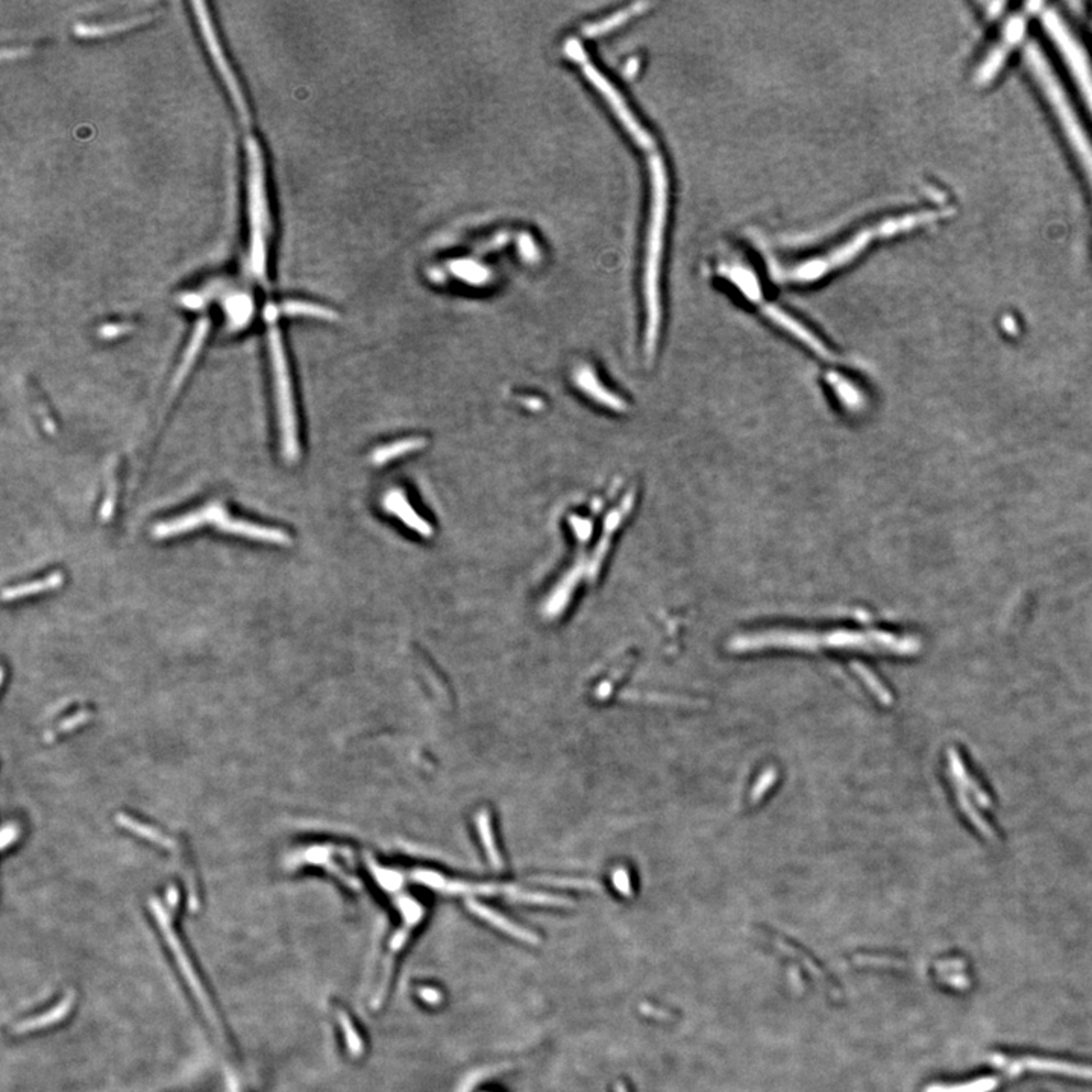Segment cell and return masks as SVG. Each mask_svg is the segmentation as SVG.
Segmentation results:
<instances>
[{
	"label": "cell",
	"instance_id": "1",
	"mask_svg": "<svg viewBox=\"0 0 1092 1092\" xmlns=\"http://www.w3.org/2000/svg\"><path fill=\"white\" fill-rule=\"evenodd\" d=\"M651 171V189H653V202H651V220H649L648 243H647V259H645V303H647V331H645V347L647 354H654L657 347L662 308H660V261L664 254L665 226H666V213H668V175L665 167L664 158L654 154L649 160Z\"/></svg>",
	"mask_w": 1092,
	"mask_h": 1092
},
{
	"label": "cell",
	"instance_id": "7",
	"mask_svg": "<svg viewBox=\"0 0 1092 1092\" xmlns=\"http://www.w3.org/2000/svg\"><path fill=\"white\" fill-rule=\"evenodd\" d=\"M565 54L569 58L574 59L580 66L586 78L589 79V83L604 96L605 101L610 103V107L613 110L614 114L618 116L621 123L624 125L625 129L629 131L630 136H633L634 142L638 143L644 149H653L654 138L647 129L640 125L638 118L634 116L633 111L630 110L629 105L625 102L624 98L621 96L620 92L616 90L613 84L610 83L609 79L605 78L604 75L601 74L600 70L590 63L589 57L583 49L580 41L576 39L566 40Z\"/></svg>",
	"mask_w": 1092,
	"mask_h": 1092
},
{
	"label": "cell",
	"instance_id": "14",
	"mask_svg": "<svg viewBox=\"0 0 1092 1092\" xmlns=\"http://www.w3.org/2000/svg\"><path fill=\"white\" fill-rule=\"evenodd\" d=\"M383 507L385 508V512L398 517L405 527L418 533L419 536L427 537V539L433 536V527L425 521L424 517L420 516L419 513L416 512L415 508L411 507L409 498L402 490L395 489L387 493L383 499Z\"/></svg>",
	"mask_w": 1092,
	"mask_h": 1092
},
{
	"label": "cell",
	"instance_id": "8",
	"mask_svg": "<svg viewBox=\"0 0 1092 1092\" xmlns=\"http://www.w3.org/2000/svg\"><path fill=\"white\" fill-rule=\"evenodd\" d=\"M1027 30V14H1015L1008 20L1001 37L994 48L988 52L985 59L975 72V83L979 85H988L999 76L1000 70L1005 67L1006 61L1012 50L1023 41Z\"/></svg>",
	"mask_w": 1092,
	"mask_h": 1092
},
{
	"label": "cell",
	"instance_id": "21",
	"mask_svg": "<svg viewBox=\"0 0 1092 1092\" xmlns=\"http://www.w3.org/2000/svg\"><path fill=\"white\" fill-rule=\"evenodd\" d=\"M648 6L649 4H636V5L629 6L625 10L618 11L616 14L610 15L609 19L601 20L598 23H594V25L585 28L586 37L592 39V37H600V35L607 34L610 31L616 30V28L624 25L625 22L633 19L634 15L640 14Z\"/></svg>",
	"mask_w": 1092,
	"mask_h": 1092
},
{
	"label": "cell",
	"instance_id": "16",
	"mask_svg": "<svg viewBox=\"0 0 1092 1092\" xmlns=\"http://www.w3.org/2000/svg\"><path fill=\"white\" fill-rule=\"evenodd\" d=\"M576 383L581 391L585 392L586 395L590 396L592 400H595L598 404L604 405L607 409L614 410V411H622L627 409L624 401L605 389L604 384L598 380L596 374L590 367L583 366L577 371Z\"/></svg>",
	"mask_w": 1092,
	"mask_h": 1092
},
{
	"label": "cell",
	"instance_id": "12",
	"mask_svg": "<svg viewBox=\"0 0 1092 1092\" xmlns=\"http://www.w3.org/2000/svg\"><path fill=\"white\" fill-rule=\"evenodd\" d=\"M224 510L225 508L220 504H211L208 507L189 513L186 516L176 517L173 521L160 524L158 527L154 528V536L158 537V539H164V537L178 536V534H182V533L191 532V530L207 525V524H213L215 525L217 517L220 516V513L224 512Z\"/></svg>",
	"mask_w": 1092,
	"mask_h": 1092
},
{
	"label": "cell",
	"instance_id": "22",
	"mask_svg": "<svg viewBox=\"0 0 1092 1092\" xmlns=\"http://www.w3.org/2000/svg\"><path fill=\"white\" fill-rule=\"evenodd\" d=\"M997 1078H979L970 1082L951 1083V1085H931L926 1092H992L999 1088Z\"/></svg>",
	"mask_w": 1092,
	"mask_h": 1092
},
{
	"label": "cell",
	"instance_id": "23",
	"mask_svg": "<svg viewBox=\"0 0 1092 1092\" xmlns=\"http://www.w3.org/2000/svg\"><path fill=\"white\" fill-rule=\"evenodd\" d=\"M281 310L288 316H310L325 319V321H336L337 319V313L332 312L331 308L316 305V304L293 301V303L284 304Z\"/></svg>",
	"mask_w": 1092,
	"mask_h": 1092
},
{
	"label": "cell",
	"instance_id": "20",
	"mask_svg": "<svg viewBox=\"0 0 1092 1092\" xmlns=\"http://www.w3.org/2000/svg\"><path fill=\"white\" fill-rule=\"evenodd\" d=\"M63 574L61 572H54L50 576L44 577L41 580L31 581V583H26V585L14 586V587L6 589L4 592V600H19V598H25V596L35 595V594H40V592L57 589V587L63 585Z\"/></svg>",
	"mask_w": 1092,
	"mask_h": 1092
},
{
	"label": "cell",
	"instance_id": "24",
	"mask_svg": "<svg viewBox=\"0 0 1092 1092\" xmlns=\"http://www.w3.org/2000/svg\"><path fill=\"white\" fill-rule=\"evenodd\" d=\"M146 20L147 17L143 15V17H140V19L128 20V22H123V23H116V25L78 26V28H76V34H78L79 37H98V35L103 37V35L116 32V31L128 30V28H132V26H136V23H143V22H146Z\"/></svg>",
	"mask_w": 1092,
	"mask_h": 1092
},
{
	"label": "cell",
	"instance_id": "17",
	"mask_svg": "<svg viewBox=\"0 0 1092 1092\" xmlns=\"http://www.w3.org/2000/svg\"><path fill=\"white\" fill-rule=\"evenodd\" d=\"M208 331H210V321H208V319H205L204 317V319H200L198 325H196L195 332H193V337H191L190 343H189L187 352L184 354V358H182V361H181L180 369H178V372H176L175 389L180 387L181 383L184 381L187 374L190 372L191 366H193V363H195L196 357H198V354H199L200 348H202V345H204L205 337H207Z\"/></svg>",
	"mask_w": 1092,
	"mask_h": 1092
},
{
	"label": "cell",
	"instance_id": "2",
	"mask_svg": "<svg viewBox=\"0 0 1092 1092\" xmlns=\"http://www.w3.org/2000/svg\"><path fill=\"white\" fill-rule=\"evenodd\" d=\"M1024 59L1029 67L1030 74L1038 84L1039 90L1043 92L1050 108L1053 110L1054 116L1058 118L1059 127L1062 129L1071 151L1078 158L1083 175L1089 182L1092 190V140L1088 134L1087 128L1079 119L1071 99L1068 98L1061 79L1058 78V75L1054 74L1049 59L1043 54L1038 44L1029 43L1026 46Z\"/></svg>",
	"mask_w": 1092,
	"mask_h": 1092
},
{
	"label": "cell",
	"instance_id": "3",
	"mask_svg": "<svg viewBox=\"0 0 1092 1092\" xmlns=\"http://www.w3.org/2000/svg\"><path fill=\"white\" fill-rule=\"evenodd\" d=\"M951 215H953V210H950V208H947L946 210L944 208V210L915 211V213H907V215L898 216V217H893V219L883 220L880 224L873 225V226H869L867 230L860 231L859 234L854 235L851 242L833 251L832 254H829V257L807 261V263L800 264V266L790 269V270H780V277L785 281H790V283L816 281L821 277H824L827 273L832 272L833 269L851 261L873 240L902 234V233H907V231H912L915 228H920V226H924V225L946 219V217Z\"/></svg>",
	"mask_w": 1092,
	"mask_h": 1092
},
{
	"label": "cell",
	"instance_id": "11",
	"mask_svg": "<svg viewBox=\"0 0 1092 1092\" xmlns=\"http://www.w3.org/2000/svg\"><path fill=\"white\" fill-rule=\"evenodd\" d=\"M216 527L220 528L222 532L228 534H235V536L248 537L252 541L269 542V543H278V545H288L290 537L287 533L281 532L278 528L263 527L257 524H251L248 521L242 519H233L228 516L226 510L220 513L217 521L215 524Z\"/></svg>",
	"mask_w": 1092,
	"mask_h": 1092
},
{
	"label": "cell",
	"instance_id": "10",
	"mask_svg": "<svg viewBox=\"0 0 1092 1092\" xmlns=\"http://www.w3.org/2000/svg\"><path fill=\"white\" fill-rule=\"evenodd\" d=\"M193 8H195V14L198 17V22H199L200 31H202L205 41H207L208 48H210L211 57L215 59L216 66L219 68L222 78H224L226 87L230 90L231 96L234 99L235 105L239 108L242 118L244 119V122L248 123L249 111L248 107H246V101H244L243 93L240 90L239 83L235 81L233 70H231L228 63H226V58L224 57L219 41L216 39L215 30H213V25H211L210 15L207 13V6L202 2H195Z\"/></svg>",
	"mask_w": 1092,
	"mask_h": 1092
},
{
	"label": "cell",
	"instance_id": "4",
	"mask_svg": "<svg viewBox=\"0 0 1092 1092\" xmlns=\"http://www.w3.org/2000/svg\"><path fill=\"white\" fill-rule=\"evenodd\" d=\"M249 219H251V264L255 277L266 281V233L269 210L264 186L263 154L254 136H248Z\"/></svg>",
	"mask_w": 1092,
	"mask_h": 1092
},
{
	"label": "cell",
	"instance_id": "9",
	"mask_svg": "<svg viewBox=\"0 0 1092 1092\" xmlns=\"http://www.w3.org/2000/svg\"><path fill=\"white\" fill-rule=\"evenodd\" d=\"M990 1062L994 1067L1005 1070L1008 1076H1019L1030 1073H1052L1070 1076V1078L1087 1079L1092 1080V1067L1078 1065V1063L1063 1062L1056 1059L1044 1058H1009L1005 1054H991Z\"/></svg>",
	"mask_w": 1092,
	"mask_h": 1092
},
{
	"label": "cell",
	"instance_id": "18",
	"mask_svg": "<svg viewBox=\"0 0 1092 1092\" xmlns=\"http://www.w3.org/2000/svg\"><path fill=\"white\" fill-rule=\"evenodd\" d=\"M583 572H585V565H583V560H580L572 568L571 571L566 574L565 578L561 580L559 587L554 590L551 600H550V604H548V612L550 613H560L561 610L565 609V605L568 604V601L572 596V592L576 590L577 585L580 583Z\"/></svg>",
	"mask_w": 1092,
	"mask_h": 1092
},
{
	"label": "cell",
	"instance_id": "15",
	"mask_svg": "<svg viewBox=\"0 0 1092 1092\" xmlns=\"http://www.w3.org/2000/svg\"><path fill=\"white\" fill-rule=\"evenodd\" d=\"M762 310L766 316L770 317L774 323H779L785 331L789 332L797 340L803 341L806 347L810 348L812 351L816 352L821 357H832L829 348L825 347L823 341L819 340L818 337L812 334L807 328L803 327L798 321H795L794 317H790L788 313L783 312L779 307L770 305V304H761Z\"/></svg>",
	"mask_w": 1092,
	"mask_h": 1092
},
{
	"label": "cell",
	"instance_id": "26",
	"mask_svg": "<svg viewBox=\"0 0 1092 1092\" xmlns=\"http://www.w3.org/2000/svg\"><path fill=\"white\" fill-rule=\"evenodd\" d=\"M422 994H424L422 997H424L427 1001H437V1000H439V994H437L436 991L425 990L422 991Z\"/></svg>",
	"mask_w": 1092,
	"mask_h": 1092
},
{
	"label": "cell",
	"instance_id": "6",
	"mask_svg": "<svg viewBox=\"0 0 1092 1092\" xmlns=\"http://www.w3.org/2000/svg\"><path fill=\"white\" fill-rule=\"evenodd\" d=\"M1043 26L1050 40L1058 48L1059 54L1062 55L1063 61L1070 68L1074 83L1092 114V63L1087 50L1058 11H1044Z\"/></svg>",
	"mask_w": 1092,
	"mask_h": 1092
},
{
	"label": "cell",
	"instance_id": "25",
	"mask_svg": "<svg viewBox=\"0 0 1092 1092\" xmlns=\"http://www.w3.org/2000/svg\"><path fill=\"white\" fill-rule=\"evenodd\" d=\"M125 331H128V327H122V325H111V327H103L101 334H102L103 337H110V339H111V337L120 336V334H123Z\"/></svg>",
	"mask_w": 1092,
	"mask_h": 1092
},
{
	"label": "cell",
	"instance_id": "13",
	"mask_svg": "<svg viewBox=\"0 0 1092 1092\" xmlns=\"http://www.w3.org/2000/svg\"><path fill=\"white\" fill-rule=\"evenodd\" d=\"M633 503L634 495L633 493H629V495L624 498V501H622L620 507L614 508L613 512L610 513L609 517L605 519L604 532H603V536H601L600 541H598V545H596L595 551H594V556H592V559H590L589 568H587V574H589L590 580H595L598 574H600L601 566H603V563H604L605 556H607V552H609L610 542H612L613 533L618 530V527L621 525V522L624 521V517L627 516V513H629L630 510H631V507H633Z\"/></svg>",
	"mask_w": 1092,
	"mask_h": 1092
},
{
	"label": "cell",
	"instance_id": "19",
	"mask_svg": "<svg viewBox=\"0 0 1092 1092\" xmlns=\"http://www.w3.org/2000/svg\"><path fill=\"white\" fill-rule=\"evenodd\" d=\"M427 445V440L422 437H413V439L396 440L393 444L385 445L381 448L376 449L375 453L372 454V462L376 466H383L385 463H391L392 460L404 457L407 454L413 451H419Z\"/></svg>",
	"mask_w": 1092,
	"mask_h": 1092
},
{
	"label": "cell",
	"instance_id": "5",
	"mask_svg": "<svg viewBox=\"0 0 1092 1092\" xmlns=\"http://www.w3.org/2000/svg\"><path fill=\"white\" fill-rule=\"evenodd\" d=\"M268 321L270 322L269 345H270V357H272L284 454L290 462H293L298 457L299 444L298 424H296V415H295V407H293L292 384H290V376H288L287 360H286L281 334L275 325L277 319H268Z\"/></svg>",
	"mask_w": 1092,
	"mask_h": 1092
}]
</instances>
